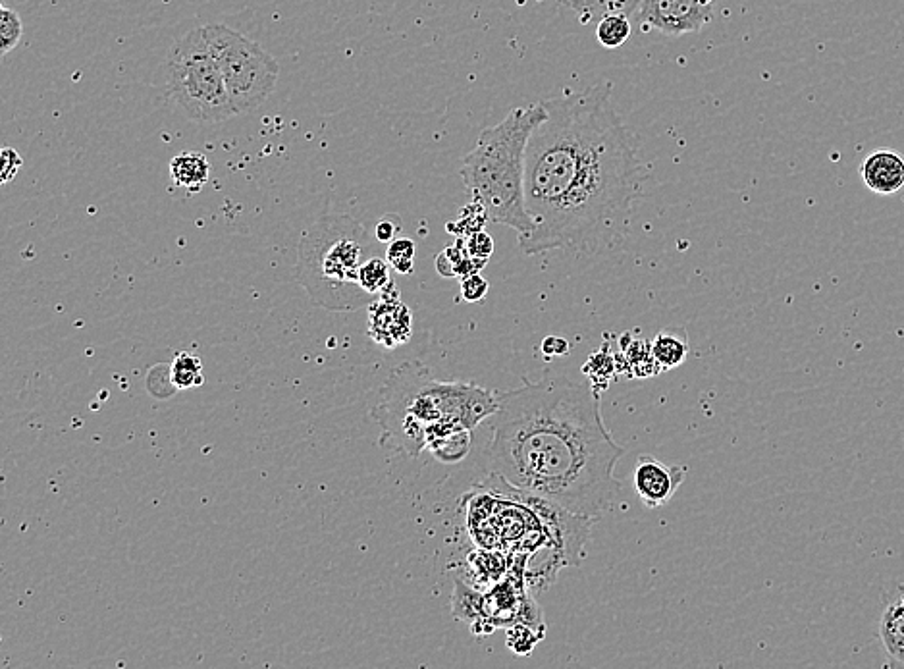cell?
Instances as JSON below:
<instances>
[{
  "label": "cell",
  "mask_w": 904,
  "mask_h": 669,
  "mask_svg": "<svg viewBox=\"0 0 904 669\" xmlns=\"http://www.w3.org/2000/svg\"><path fill=\"white\" fill-rule=\"evenodd\" d=\"M525 157V203L534 230L525 255L596 253L617 240L650 178L602 81L544 101Z\"/></svg>",
  "instance_id": "cell-1"
},
{
  "label": "cell",
  "mask_w": 904,
  "mask_h": 669,
  "mask_svg": "<svg viewBox=\"0 0 904 669\" xmlns=\"http://www.w3.org/2000/svg\"><path fill=\"white\" fill-rule=\"evenodd\" d=\"M484 469L517 492L583 517L621 502L615 465L625 454L606 429L600 394L590 382L546 373L498 394Z\"/></svg>",
  "instance_id": "cell-2"
},
{
  "label": "cell",
  "mask_w": 904,
  "mask_h": 669,
  "mask_svg": "<svg viewBox=\"0 0 904 669\" xmlns=\"http://www.w3.org/2000/svg\"><path fill=\"white\" fill-rule=\"evenodd\" d=\"M498 411V394L463 382H442L419 361L398 367L380 392L373 417L384 446L409 457L432 454Z\"/></svg>",
  "instance_id": "cell-3"
},
{
  "label": "cell",
  "mask_w": 904,
  "mask_h": 669,
  "mask_svg": "<svg viewBox=\"0 0 904 669\" xmlns=\"http://www.w3.org/2000/svg\"><path fill=\"white\" fill-rule=\"evenodd\" d=\"M546 118L544 103L513 108L506 118L480 132L461 166L463 186L484 207L488 220L527 236L534 220L525 203V157L534 128Z\"/></svg>",
  "instance_id": "cell-4"
},
{
  "label": "cell",
  "mask_w": 904,
  "mask_h": 669,
  "mask_svg": "<svg viewBox=\"0 0 904 669\" xmlns=\"http://www.w3.org/2000/svg\"><path fill=\"white\" fill-rule=\"evenodd\" d=\"M367 232L349 216H324L303 236L295 276L317 305L359 309L365 294L359 268L365 259Z\"/></svg>",
  "instance_id": "cell-5"
},
{
  "label": "cell",
  "mask_w": 904,
  "mask_h": 669,
  "mask_svg": "<svg viewBox=\"0 0 904 669\" xmlns=\"http://www.w3.org/2000/svg\"><path fill=\"white\" fill-rule=\"evenodd\" d=\"M164 87L172 103L193 122L218 124L238 116L203 27L189 31L168 49Z\"/></svg>",
  "instance_id": "cell-6"
},
{
  "label": "cell",
  "mask_w": 904,
  "mask_h": 669,
  "mask_svg": "<svg viewBox=\"0 0 904 669\" xmlns=\"http://www.w3.org/2000/svg\"><path fill=\"white\" fill-rule=\"evenodd\" d=\"M236 114H249L274 93L280 66L272 54L224 24L203 26Z\"/></svg>",
  "instance_id": "cell-7"
},
{
  "label": "cell",
  "mask_w": 904,
  "mask_h": 669,
  "mask_svg": "<svg viewBox=\"0 0 904 669\" xmlns=\"http://www.w3.org/2000/svg\"><path fill=\"white\" fill-rule=\"evenodd\" d=\"M714 4L716 0H642L635 14L642 33L681 37L708 26L714 20Z\"/></svg>",
  "instance_id": "cell-8"
},
{
  "label": "cell",
  "mask_w": 904,
  "mask_h": 669,
  "mask_svg": "<svg viewBox=\"0 0 904 669\" xmlns=\"http://www.w3.org/2000/svg\"><path fill=\"white\" fill-rule=\"evenodd\" d=\"M687 477V467L665 465L642 455L633 471V488L646 508H662L669 504Z\"/></svg>",
  "instance_id": "cell-9"
},
{
  "label": "cell",
  "mask_w": 904,
  "mask_h": 669,
  "mask_svg": "<svg viewBox=\"0 0 904 669\" xmlns=\"http://www.w3.org/2000/svg\"><path fill=\"white\" fill-rule=\"evenodd\" d=\"M411 332H413L411 311L399 299L398 290L392 286L371 303L369 334L376 344L384 348H398L409 342Z\"/></svg>",
  "instance_id": "cell-10"
},
{
  "label": "cell",
  "mask_w": 904,
  "mask_h": 669,
  "mask_svg": "<svg viewBox=\"0 0 904 669\" xmlns=\"http://www.w3.org/2000/svg\"><path fill=\"white\" fill-rule=\"evenodd\" d=\"M860 176L872 193L895 195L904 188V157L891 149L874 151L862 162Z\"/></svg>",
  "instance_id": "cell-11"
},
{
  "label": "cell",
  "mask_w": 904,
  "mask_h": 669,
  "mask_svg": "<svg viewBox=\"0 0 904 669\" xmlns=\"http://www.w3.org/2000/svg\"><path fill=\"white\" fill-rule=\"evenodd\" d=\"M879 641L893 668H904V589L887 600L879 619Z\"/></svg>",
  "instance_id": "cell-12"
},
{
  "label": "cell",
  "mask_w": 904,
  "mask_h": 669,
  "mask_svg": "<svg viewBox=\"0 0 904 669\" xmlns=\"http://www.w3.org/2000/svg\"><path fill=\"white\" fill-rule=\"evenodd\" d=\"M633 334H625L619 338V349L623 359L621 375L627 378H650L664 373L660 363L656 361L652 346L646 340H631Z\"/></svg>",
  "instance_id": "cell-13"
},
{
  "label": "cell",
  "mask_w": 904,
  "mask_h": 669,
  "mask_svg": "<svg viewBox=\"0 0 904 669\" xmlns=\"http://www.w3.org/2000/svg\"><path fill=\"white\" fill-rule=\"evenodd\" d=\"M652 353L662 371H671L687 361L689 336L685 328H664L650 342Z\"/></svg>",
  "instance_id": "cell-14"
},
{
  "label": "cell",
  "mask_w": 904,
  "mask_h": 669,
  "mask_svg": "<svg viewBox=\"0 0 904 669\" xmlns=\"http://www.w3.org/2000/svg\"><path fill=\"white\" fill-rule=\"evenodd\" d=\"M209 174H211V164L201 153L187 151L170 161V176L178 188L199 191L209 182Z\"/></svg>",
  "instance_id": "cell-15"
},
{
  "label": "cell",
  "mask_w": 904,
  "mask_h": 669,
  "mask_svg": "<svg viewBox=\"0 0 904 669\" xmlns=\"http://www.w3.org/2000/svg\"><path fill=\"white\" fill-rule=\"evenodd\" d=\"M561 6L573 10L581 24L598 22L602 16L619 12L625 16H631L637 12L642 0H558Z\"/></svg>",
  "instance_id": "cell-16"
},
{
  "label": "cell",
  "mask_w": 904,
  "mask_h": 669,
  "mask_svg": "<svg viewBox=\"0 0 904 669\" xmlns=\"http://www.w3.org/2000/svg\"><path fill=\"white\" fill-rule=\"evenodd\" d=\"M583 375L598 394L610 386L613 376L619 375L617 359L610 349V344H604V348L588 357L583 367Z\"/></svg>",
  "instance_id": "cell-17"
},
{
  "label": "cell",
  "mask_w": 904,
  "mask_h": 669,
  "mask_svg": "<svg viewBox=\"0 0 904 669\" xmlns=\"http://www.w3.org/2000/svg\"><path fill=\"white\" fill-rule=\"evenodd\" d=\"M205 382L203 363L197 355L184 351L178 353L170 363V384L176 390H191Z\"/></svg>",
  "instance_id": "cell-18"
},
{
  "label": "cell",
  "mask_w": 904,
  "mask_h": 669,
  "mask_svg": "<svg viewBox=\"0 0 904 669\" xmlns=\"http://www.w3.org/2000/svg\"><path fill=\"white\" fill-rule=\"evenodd\" d=\"M631 37V22L629 16L612 12L598 20L596 27V39L604 49H619L625 45Z\"/></svg>",
  "instance_id": "cell-19"
},
{
  "label": "cell",
  "mask_w": 904,
  "mask_h": 669,
  "mask_svg": "<svg viewBox=\"0 0 904 669\" xmlns=\"http://www.w3.org/2000/svg\"><path fill=\"white\" fill-rule=\"evenodd\" d=\"M359 286L365 294L382 295L386 290H390L394 286L392 276H390V263H386L384 259L371 257L367 259L361 268H359Z\"/></svg>",
  "instance_id": "cell-20"
},
{
  "label": "cell",
  "mask_w": 904,
  "mask_h": 669,
  "mask_svg": "<svg viewBox=\"0 0 904 669\" xmlns=\"http://www.w3.org/2000/svg\"><path fill=\"white\" fill-rule=\"evenodd\" d=\"M453 616L457 619H463L467 623H475L480 617L486 616L484 612V598L479 592L469 589L467 585H463L461 581H455V592H453Z\"/></svg>",
  "instance_id": "cell-21"
},
{
  "label": "cell",
  "mask_w": 904,
  "mask_h": 669,
  "mask_svg": "<svg viewBox=\"0 0 904 669\" xmlns=\"http://www.w3.org/2000/svg\"><path fill=\"white\" fill-rule=\"evenodd\" d=\"M24 35V24L16 10L0 4V54L6 56L18 47Z\"/></svg>",
  "instance_id": "cell-22"
},
{
  "label": "cell",
  "mask_w": 904,
  "mask_h": 669,
  "mask_svg": "<svg viewBox=\"0 0 904 669\" xmlns=\"http://www.w3.org/2000/svg\"><path fill=\"white\" fill-rule=\"evenodd\" d=\"M415 253H417L415 241L411 238H396L390 241L386 259L390 267L396 268L399 274H411L415 268Z\"/></svg>",
  "instance_id": "cell-23"
},
{
  "label": "cell",
  "mask_w": 904,
  "mask_h": 669,
  "mask_svg": "<svg viewBox=\"0 0 904 669\" xmlns=\"http://www.w3.org/2000/svg\"><path fill=\"white\" fill-rule=\"evenodd\" d=\"M488 290H490V284L486 278L480 276L479 272L461 278V297L467 303H479L486 297Z\"/></svg>",
  "instance_id": "cell-24"
},
{
  "label": "cell",
  "mask_w": 904,
  "mask_h": 669,
  "mask_svg": "<svg viewBox=\"0 0 904 669\" xmlns=\"http://www.w3.org/2000/svg\"><path fill=\"white\" fill-rule=\"evenodd\" d=\"M465 247H467V253H469L473 259L486 261V263H488V259H490L492 253H494V241H492V238H490L484 230L471 234V236L465 240Z\"/></svg>",
  "instance_id": "cell-25"
},
{
  "label": "cell",
  "mask_w": 904,
  "mask_h": 669,
  "mask_svg": "<svg viewBox=\"0 0 904 669\" xmlns=\"http://www.w3.org/2000/svg\"><path fill=\"white\" fill-rule=\"evenodd\" d=\"M22 164H24L22 155L16 149L4 147L0 153V182L8 184L10 180H14L16 174L20 172Z\"/></svg>",
  "instance_id": "cell-26"
},
{
  "label": "cell",
  "mask_w": 904,
  "mask_h": 669,
  "mask_svg": "<svg viewBox=\"0 0 904 669\" xmlns=\"http://www.w3.org/2000/svg\"><path fill=\"white\" fill-rule=\"evenodd\" d=\"M399 232H401V224H399V218H396V216L380 218L376 228H374V236L380 243H390V241L396 240Z\"/></svg>",
  "instance_id": "cell-27"
},
{
  "label": "cell",
  "mask_w": 904,
  "mask_h": 669,
  "mask_svg": "<svg viewBox=\"0 0 904 669\" xmlns=\"http://www.w3.org/2000/svg\"><path fill=\"white\" fill-rule=\"evenodd\" d=\"M542 353L546 355V357H563V355H567L569 351H571V346H569V342L565 340V338H559V336H548V338H544L542 340Z\"/></svg>",
  "instance_id": "cell-28"
}]
</instances>
